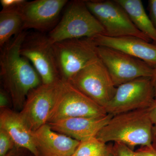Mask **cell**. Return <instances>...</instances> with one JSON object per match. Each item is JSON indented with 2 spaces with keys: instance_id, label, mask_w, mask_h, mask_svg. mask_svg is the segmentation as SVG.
<instances>
[{
  "instance_id": "obj_4",
  "label": "cell",
  "mask_w": 156,
  "mask_h": 156,
  "mask_svg": "<svg viewBox=\"0 0 156 156\" xmlns=\"http://www.w3.org/2000/svg\"><path fill=\"white\" fill-rule=\"evenodd\" d=\"M61 80L69 81L98 58L97 46L89 38L69 39L53 44Z\"/></svg>"
},
{
  "instance_id": "obj_11",
  "label": "cell",
  "mask_w": 156,
  "mask_h": 156,
  "mask_svg": "<svg viewBox=\"0 0 156 156\" xmlns=\"http://www.w3.org/2000/svg\"><path fill=\"white\" fill-rule=\"evenodd\" d=\"M61 83L42 84L29 93L19 114L32 132L48 124Z\"/></svg>"
},
{
  "instance_id": "obj_29",
  "label": "cell",
  "mask_w": 156,
  "mask_h": 156,
  "mask_svg": "<svg viewBox=\"0 0 156 156\" xmlns=\"http://www.w3.org/2000/svg\"><path fill=\"white\" fill-rule=\"evenodd\" d=\"M5 156H19V155H18V154H16L15 152L11 151L10 152H9V153Z\"/></svg>"
},
{
  "instance_id": "obj_22",
  "label": "cell",
  "mask_w": 156,
  "mask_h": 156,
  "mask_svg": "<svg viewBox=\"0 0 156 156\" xmlns=\"http://www.w3.org/2000/svg\"><path fill=\"white\" fill-rule=\"evenodd\" d=\"M25 0H1L3 10H15L20 9L26 2Z\"/></svg>"
},
{
  "instance_id": "obj_23",
  "label": "cell",
  "mask_w": 156,
  "mask_h": 156,
  "mask_svg": "<svg viewBox=\"0 0 156 156\" xmlns=\"http://www.w3.org/2000/svg\"><path fill=\"white\" fill-rule=\"evenodd\" d=\"M135 152L136 156H156V149L153 145L141 147Z\"/></svg>"
},
{
  "instance_id": "obj_27",
  "label": "cell",
  "mask_w": 156,
  "mask_h": 156,
  "mask_svg": "<svg viewBox=\"0 0 156 156\" xmlns=\"http://www.w3.org/2000/svg\"><path fill=\"white\" fill-rule=\"evenodd\" d=\"M152 82L154 89L155 97L156 99V68L154 69L153 73L151 76Z\"/></svg>"
},
{
  "instance_id": "obj_26",
  "label": "cell",
  "mask_w": 156,
  "mask_h": 156,
  "mask_svg": "<svg viewBox=\"0 0 156 156\" xmlns=\"http://www.w3.org/2000/svg\"><path fill=\"white\" fill-rule=\"evenodd\" d=\"M149 115L152 123L154 125H156V99L154 101L153 104L148 108Z\"/></svg>"
},
{
  "instance_id": "obj_28",
  "label": "cell",
  "mask_w": 156,
  "mask_h": 156,
  "mask_svg": "<svg viewBox=\"0 0 156 156\" xmlns=\"http://www.w3.org/2000/svg\"><path fill=\"white\" fill-rule=\"evenodd\" d=\"M152 145L156 149V125H154L153 128Z\"/></svg>"
},
{
  "instance_id": "obj_5",
  "label": "cell",
  "mask_w": 156,
  "mask_h": 156,
  "mask_svg": "<svg viewBox=\"0 0 156 156\" xmlns=\"http://www.w3.org/2000/svg\"><path fill=\"white\" fill-rule=\"evenodd\" d=\"M79 91L104 108L114 97L117 88L99 58L68 81Z\"/></svg>"
},
{
  "instance_id": "obj_24",
  "label": "cell",
  "mask_w": 156,
  "mask_h": 156,
  "mask_svg": "<svg viewBox=\"0 0 156 156\" xmlns=\"http://www.w3.org/2000/svg\"><path fill=\"white\" fill-rule=\"evenodd\" d=\"M149 17L151 21L156 29V0H149L148 5Z\"/></svg>"
},
{
  "instance_id": "obj_19",
  "label": "cell",
  "mask_w": 156,
  "mask_h": 156,
  "mask_svg": "<svg viewBox=\"0 0 156 156\" xmlns=\"http://www.w3.org/2000/svg\"><path fill=\"white\" fill-rule=\"evenodd\" d=\"M110 146L96 137L81 141L72 156H107Z\"/></svg>"
},
{
  "instance_id": "obj_21",
  "label": "cell",
  "mask_w": 156,
  "mask_h": 156,
  "mask_svg": "<svg viewBox=\"0 0 156 156\" xmlns=\"http://www.w3.org/2000/svg\"><path fill=\"white\" fill-rule=\"evenodd\" d=\"M111 152L112 156H136L133 150L120 142H115L111 146Z\"/></svg>"
},
{
  "instance_id": "obj_1",
  "label": "cell",
  "mask_w": 156,
  "mask_h": 156,
  "mask_svg": "<svg viewBox=\"0 0 156 156\" xmlns=\"http://www.w3.org/2000/svg\"><path fill=\"white\" fill-rule=\"evenodd\" d=\"M27 33L23 30L1 50V76L15 108L21 110L29 93L42 84L40 76L20 50Z\"/></svg>"
},
{
  "instance_id": "obj_18",
  "label": "cell",
  "mask_w": 156,
  "mask_h": 156,
  "mask_svg": "<svg viewBox=\"0 0 156 156\" xmlns=\"http://www.w3.org/2000/svg\"><path fill=\"white\" fill-rule=\"evenodd\" d=\"M19 9L0 12V46L3 48L13 36L22 31L23 20Z\"/></svg>"
},
{
  "instance_id": "obj_25",
  "label": "cell",
  "mask_w": 156,
  "mask_h": 156,
  "mask_svg": "<svg viewBox=\"0 0 156 156\" xmlns=\"http://www.w3.org/2000/svg\"><path fill=\"white\" fill-rule=\"evenodd\" d=\"M9 94L5 91L1 89L0 92V107L1 109L6 108L9 104Z\"/></svg>"
},
{
  "instance_id": "obj_8",
  "label": "cell",
  "mask_w": 156,
  "mask_h": 156,
  "mask_svg": "<svg viewBox=\"0 0 156 156\" xmlns=\"http://www.w3.org/2000/svg\"><path fill=\"white\" fill-rule=\"evenodd\" d=\"M96 50L116 87L137 78L152 76L153 68L139 58L104 46H97Z\"/></svg>"
},
{
  "instance_id": "obj_10",
  "label": "cell",
  "mask_w": 156,
  "mask_h": 156,
  "mask_svg": "<svg viewBox=\"0 0 156 156\" xmlns=\"http://www.w3.org/2000/svg\"><path fill=\"white\" fill-rule=\"evenodd\" d=\"M20 53L36 70L42 84H54L61 80L53 44L48 37L37 33L27 34L21 45Z\"/></svg>"
},
{
  "instance_id": "obj_15",
  "label": "cell",
  "mask_w": 156,
  "mask_h": 156,
  "mask_svg": "<svg viewBox=\"0 0 156 156\" xmlns=\"http://www.w3.org/2000/svg\"><path fill=\"white\" fill-rule=\"evenodd\" d=\"M40 156H72L80 141L53 131L48 124L32 132Z\"/></svg>"
},
{
  "instance_id": "obj_2",
  "label": "cell",
  "mask_w": 156,
  "mask_h": 156,
  "mask_svg": "<svg viewBox=\"0 0 156 156\" xmlns=\"http://www.w3.org/2000/svg\"><path fill=\"white\" fill-rule=\"evenodd\" d=\"M154 126L148 108L136 110L114 115L96 137L105 144L122 143L132 150L137 146H151Z\"/></svg>"
},
{
  "instance_id": "obj_12",
  "label": "cell",
  "mask_w": 156,
  "mask_h": 156,
  "mask_svg": "<svg viewBox=\"0 0 156 156\" xmlns=\"http://www.w3.org/2000/svg\"><path fill=\"white\" fill-rule=\"evenodd\" d=\"M66 0H35L27 2L20 9L22 30L34 29L45 31L52 27L67 4Z\"/></svg>"
},
{
  "instance_id": "obj_14",
  "label": "cell",
  "mask_w": 156,
  "mask_h": 156,
  "mask_svg": "<svg viewBox=\"0 0 156 156\" xmlns=\"http://www.w3.org/2000/svg\"><path fill=\"white\" fill-rule=\"evenodd\" d=\"M113 115L97 117H77L48 123L53 131L82 141L95 137Z\"/></svg>"
},
{
  "instance_id": "obj_20",
  "label": "cell",
  "mask_w": 156,
  "mask_h": 156,
  "mask_svg": "<svg viewBox=\"0 0 156 156\" xmlns=\"http://www.w3.org/2000/svg\"><path fill=\"white\" fill-rule=\"evenodd\" d=\"M15 146L14 142L8 133L0 128V156H5Z\"/></svg>"
},
{
  "instance_id": "obj_3",
  "label": "cell",
  "mask_w": 156,
  "mask_h": 156,
  "mask_svg": "<svg viewBox=\"0 0 156 156\" xmlns=\"http://www.w3.org/2000/svg\"><path fill=\"white\" fill-rule=\"evenodd\" d=\"M104 29L87 7L85 1H73L66 7L61 20L50 32L51 44L69 39L104 35Z\"/></svg>"
},
{
  "instance_id": "obj_9",
  "label": "cell",
  "mask_w": 156,
  "mask_h": 156,
  "mask_svg": "<svg viewBox=\"0 0 156 156\" xmlns=\"http://www.w3.org/2000/svg\"><path fill=\"white\" fill-rule=\"evenodd\" d=\"M155 100L154 89L151 78L142 77L117 87L114 97L105 109L107 113L115 115L149 108Z\"/></svg>"
},
{
  "instance_id": "obj_16",
  "label": "cell",
  "mask_w": 156,
  "mask_h": 156,
  "mask_svg": "<svg viewBox=\"0 0 156 156\" xmlns=\"http://www.w3.org/2000/svg\"><path fill=\"white\" fill-rule=\"evenodd\" d=\"M0 128L8 133L14 142L15 147L27 150L33 156H40L34 142L32 132L19 113L9 108L1 109Z\"/></svg>"
},
{
  "instance_id": "obj_7",
  "label": "cell",
  "mask_w": 156,
  "mask_h": 156,
  "mask_svg": "<svg viewBox=\"0 0 156 156\" xmlns=\"http://www.w3.org/2000/svg\"><path fill=\"white\" fill-rule=\"evenodd\" d=\"M107 114L98 105L67 81L61 86L48 123L77 117H97Z\"/></svg>"
},
{
  "instance_id": "obj_6",
  "label": "cell",
  "mask_w": 156,
  "mask_h": 156,
  "mask_svg": "<svg viewBox=\"0 0 156 156\" xmlns=\"http://www.w3.org/2000/svg\"><path fill=\"white\" fill-rule=\"evenodd\" d=\"M85 2L89 11L104 29V35L111 37H135L151 41L150 39L136 28L126 11L115 0Z\"/></svg>"
},
{
  "instance_id": "obj_13",
  "label": "cell",
  "mask_w": 156,
  "mask_h": 156,
  "mask_svg": "<svg viewBox=\"0 0 156 156\" xmlns=\"http://www.w3.org/2000/svg\"><path fill=\"white\" fill-rule=\"evenodd\" d=\"M96 46L115 49L145 62L154 69L156 68V44L137 37H111L98 34L89 38Z\"/></svg>"
},
{
  "instance_id": "obj_17",
  "label": "cell",
  "mask_w": 156,
  "mask_h": 156,
  "mask_svg": "<svg viewBox=\"0 0 156 156\" xmlns=\"http://www.w3.org/2000/svg\"><path fill=\"white\" fill-rule=\"evenodd\" d=\"M126 11L136 28L156 44V29L140 0H115Z\"/></svg>"
},
{
  "instance_id": "obj_30",
  "label": "cell",
  "mask_w": 156,
  "mask_h": 156,
  "mask_svg": "<svg viewBox=\"0 0 156 156\" xmlns=\"http://www.w3.org/2000/svg\"><path fill=\"white\" fill-rule=\"evenodd\" d=\"M107 156H112V154L111 153V147H110V152L109 153V154H108V155Z\"/></svg>"
}]
</instances>
